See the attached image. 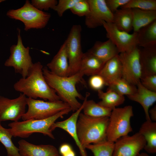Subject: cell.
I'll list each match as a JSON object with an SVG mask.
<instances>
[{"label":"cell","instance_id":"39","mask_svg":"<svg viewBox=\"0 0 156 156\" xmlns=\"http://www.w3.org/2000/svg\"><path fill=\"white\" fill-rule=\"evenodd\" d=\"M59 153L62 156H76L71 146L67 143L63 144L60 146Z\"/></svg>","mask_w":156,"mask_h":156},{"label":"cell","instance_id":"10","mask_svg":"<svg viewBox=\"0 0 156 156\" xmlns=\"http://www.w3.org/2000/svg\"><path fill=\"white\" fill-rule=\"evenodd\" d=\"M139 55L140 49L138 46L130 51L118 55L122 65V78L136 86L142 76Z\"/></svg>","mask_w":156,"mask_h":156},{"label":"cell","instance_id":"26","mask_svg":"<svg viewBox=\"0 0 156 156\" xmlns=\"http://www.w3.org/2000/svg\"><path fill=\"white\" fill-rule=\"evenodd\" d=\"M133 32L137 33L142 27L156 20V10L132 9Z\"/></svg>","mask_w":156,"mask_h":156},{"label":"cell","instance_id":"7","mask_svg":"<svg viewBox=\"0 0 156 156\" xmlns=\"http://www.w3.org/2000/svg\"><path fill=\"white\" fill-rule=\"evenodd\" d=\"M26 101L28 109L21 118L23 120L46 119L70 108L68 104L61 100L44 101L27 97Z\"/></svg>","mask_w":156,"mask_h":156},{"label":"cell","instance_id":"4","mask_svg":"<svg viewBox=\"0 0 156 156\" xmlns=\"http://www.w3.org/2000/svg\"><path fill=\"white\" fill-rule=\"evenodd\" d=\"M72 111L71 108L62 111L49 118L41 120L30 119L22 121H16L10 123L8 126L12 137L27 138L35 133H41L52 139L55 137L50 130L51 126L60 118Z\"/></svg>","mask_w":156,"mask_h":156},{"label":"cell","instance_id":"40","mask_svg":"<svg viewBox=\"0 0 156 156\" xmlns=\"http://www.w3.org/2000/svg\"><path fill=\"white\" fill-rule=\"evenodd\" d=\"M148 113L150 118L151 120L155 121H156V106H155L150 110L148 111Z\"/></svg>","mask_w":156,"mask_h":156},{"label":"cell","instance_id":"18","mask_svg":"<svg viewBox=\"0 0 156 156\" xmlns=\"http://www.w3.org/2000/svg\"><path fill=\"white\" fill-rule=\"evenodd\" d=\"M137 90L134 94L127 96L131 100L140 103L144 109L146 120H151L148 113L149 109L156 101V92L150 91L144 87L139 82Z\"/></svg>","mask_w":156,"mask_h":156},{"label":"cell","instance_id":"2","mask_svg":"<svg viewBox=\"0 0 156 156\" xmlns=\"http://www.w3.org/2000/svg\"><path fill=\"white\" fill-rule=\"evenodd\" d=\"M43 74L47 83L53 89L59 97L60 100L68 104L73 112L76 111L82 104L77 99L84 100V97L77 90V84L83 83V76L79 72L71 76L62 77L51 72L47 66L43 68Z\"/></svg>","mask_w":156,"mask_h":156},{"label":"cell","instance_id":"19","mask_svg":"<svg viewBox=\"0 0 156 156\" xmlns=\"http://www.w3.org/2000/svg\"><path fill=\"white\" fill-rule=\"evenodd\" d=\"M140 49L142 77L156 75V45Z\"/></svg>","mask_w":156,"mask_h":156},{"label":"cell","instance_id":"34","mask_svg":"<svg viewBox=\"0 0 156 156\" xmlns=\"http://www.w3.org/2000/svg\"><path fill=\"white\" fill-rule=\"evenodd\" d=\"M79 0H59L53 10L60 17H62L64 12L70 10Z\"/></svg>","mask_w":156,"mask_h":156},{"label":"cell","instance_id":"9","mask_svg":"<svg viewBox=\"0 0 156 156\" xmlns=\"http://www.w3.org/2000/svg\"><path fill=\"white\" fill-rule=\"evenodd\" d=\"M81 29L80 25H73L65 41L69 66L68 76L73 75L79 71L83 53L81 42Z\"/></svg>","mask_w":156,"mask_h":156},{"label":"cell","instance_id":"29","mask_svg":"<svg viewBox=\"0 0 156 156\" xmlns=\"http://www.w3.org/2000/svg\"><path fill=\"white\" fill-rule=\"evenodd\" d=\"M106 86L119 94L124 96L134 94L137 90L136 86L133 85L121 78L107 83Z\"/></svg>","mask_w":156,"mask_h":156},{"label":"cell","instance_id":"21","mask_svg":"<svg viewBox=\"0 0 156 156\" xmlns=\"http://www.w3.org/2000/svg\"><path fill=\"white\" fill-rule=\"evenodd\" d=\"M118 55L107 61L98 74L104 79L106 85L109 82L122 78V65Z\"/></svg>","mask_w":156,"mask_h":156},{"label":"cell","instance_id":"1","mask_svg":"<svg viewBox=\"0 0 156 156\" xmlns=\"http://www.w3.org/2000/svg\"><path fill=\"white\" fill-rule=\"evenodd\" d=\"M43 66L39 62L34 63L28 76L22 77L14 85V90L28 98L55 101L60 100L55 91L47 83L44 76Z\"/></svg>","mask_w":156,"mask_h":156},{"label":"cell","instance_id":"12","mask_svg":"<svg viewBox=\"0 0 156 156\" xmlns=\"http://www.w3.org/2000/svg\"><path fill=\"white\" fill-rule=\"evenodd\" d=\"M26 98L22 93L13 99L0 96V122L18 121L26 112Z\"/></svg>","mask_w":156,"mask_h":156},{"label":"cell","instance_id":"15","mask_svg":"<svg viewBox=\"0 0 156 156\" xmlns=\"http://www.w3.org/2000/svg\"><path fill=\"white\" fill-rule=\"evenodd\" d=\"M90 93H86L84 99L81 107L67 119L64 120L55 122L50 127L52 131L57 128H61L68 132L73 138L78 147L81 156H87L85 150L82 146L77 132L76 124L79 115L82 110L85 102L89 96Z\"/></svg>","mask_w":156,"mask_h":156},{"label":"cell","instance_id":"36","mask_svg":"<svg viewBox=\"0 0 156 156\" xmlns=\"http://www.w3.org/2000/svg\"><path fill=\"white\" fill-rule=\"evenodd\" d=\"M142 84L147 89L156 92V75L142 77L140 80Z\"/></svg>","mask_w":156,"mask_h":156},{"label":"cell","instance_id":"23","mask_svg":"<svg viewBox=\"0 0 156 156\" xmlns=\"http://www.w3.org/2000/svg\"><path fill=\"white\" fill-rule=\"evenodd\" d=\"M144 137L146 144L144 149L150 153L156 152V122L146 120L141 125L138 131Z\"/></svg>","mask_w":156,"mask_h":156},{"label":"cell","instance_id":"5","mask_svg":"<svg viewBox=\"0 0 156 156\" xmlns=\"http://www.w3.org/2000/svg\"><path fill=\"white\" fill-rule=\"evenodd\" d=\"M133 116L131 105L115 108L109 117L106 137L108 141L115 142L120 138L128 135L133 131L130 119Z\"/></svg>","mask_w":156,"mask_h":156},{"label":"cell","instance_id":"14","mask_svg":"<svg viewBox=\"0 0 156 156\" xmlns=\"http://www.w3.org/2000/svg\"><path fill=\"white\" fill-rule=\"evenodd\" d=\"M90 11L85 17V23L87 27L93 29L103 26V21L113 23V15L108 8L105 0H88Z\"/></svg>","mask_w":156,"mask_h":156},{"label":"cell","instance_id":"17","mask_svg":"<svg viewBox=\"0 0 156 156\" xmlns=\"http://www.w3.org/2000/svg\"><path fill=\"white\" fill-rule=\"evenodd\" d=\"M46 66L51 72L56 75L62 77L68 76L69 66L65 41Z\"/></svg>","mask_w":156,"mask_h":156},{"label":"cell","instance_id":"8","mask_svg":"<svg viewBox=\"0 0 156 156\" xmlns=\"http://www.w3.org/2000/svg\"><path fill=\"white\" fill-rule=\"evenodd\" d=\"M18 31L17 43L10 47V55L4 65L13 67L16 73L20 74L22 78H25L28 76L34 63L29 54L30 48L24 46L20 29H18Z\"/></svg>","mask_w":156,"mask_h":156},{"label":"cell","instance_id":"20","mask_svg":"<svg viewBox=\"0 0 156 156\" xmlns=\"http://www.w3.org/2000/svg\"><path fill=\"white\" fill-rule=\"evenodd\" d=\"M87 52L105 64L119 53L116 47L109 39L104 42L96 41Z\"/></svg>","mask_w":156,"mask_h":156},{"label":"cell","instance_id":"22","mask_svg":"<svg viewBox=\"0 0 156 156\" xmlns=\"http://www.w3.org/2000/svg\"><path fill=\"white\" fill-rule=\"evenodd\" d=\"M105 64L87 51L83 53L80 63L79 72L83 76L98 74Z\"/></svg>","mask_w":156,"mask_h":156},{"label":"cell","instance_id":"38","mask_svg":"<svg viewBox=\"0 0 156 156\" xmlns=\"http://www.w3.org/2000/svg\"><path fill=\"white\" fill-rule=\"evenodd\" d=\"M130 0H105L107 7L111 12L113 14L118 8L127 3Z\"/></svg>","mask_w":156,"mask_h":156},{"label":"cell","instance_id":"25","mask_svg":"<svg viewBox=\"0 0 156 156\" xmlns=\"http://www.w3.org/2000/svg\"><path fill=\"white\" fill-rule=\"evenodd\" d=\"M113 15V23L118 29L129 33L133 29L131 9L121 8L117 10Z\"/></svg>","mask_w":156,"mask_h":156},{"label":"cell","instance_id":"33","mask_svg":"<svg viewBox=\"0 0 156 156\" xmlns=\"http://www.w3.org/2000/svg\"><path fill=\"white\" fill-rule=\"evenodd\" d=\"M74 14L81 17L87 16L89 14L90 8L88 0H79L70 10Z\"/></svg>","mask_w":156,"mask_h":156},{"label":"cell","instance_id":"30","mask_svg":"<svg viewBox=\"0 0 156 156\" xmlns=\"http://www.w3.org/2000/svg\"><path fill=\"white\" fill-rule=\"evenodd\" d=\"M12 137L9 129L4 128L0 122V142L6 148L8 156H21L18 148L15 146L12 141Z\"/></svg>","mask_w":156,"mask_h":156},{"label":"cell","instance_id":"32","mask_svg":"<svg viewBox=\"0 0 156 156\" xmlns=\"http://www.w3.org/2000/svg\"><path fill=\"white\" fill-rule=\"evenodd\" d=\"M121 8H137L147 10H156V0H130Z\"/></svg>","mask_w":156,"mask_h":156},{"label":"cell","instance_id":"28","mask_svg":"<svg viewBox=\"0 0 156 156\" xmlns=\"http://www.w3.org/2000/svg\"><path fill=\"white\" fill-rule=\"evenodd\" d=\"M83 114L86 115L94 117H109L112 109L103 107L92 100L87 99L83 109Z\"/></svg>","mask_w":156,"mask_h":156},{"label":"cell","instance_id":"31","mask_svg":"<svg viewBox=\"0 0 156 156\" xmlns=\"http://www.w3.org/2000/svg\"><path fill=\"white\" fill-rule=\"evenodd\" d=\"M114 142L106 140L86 145L85 148L90 150L94 156H112Z\"/></svg>","mask_w":156,"mask_h":156},{"label":"cell","instance_id":"16","mask_svg":"<svg viewBox=\"0 0 156 156\" xmlns=\"http://www.w3.org/2000/svg\"><path fill=\"white\" fill-rule=\"evenodd\" d=\"M18 143L21 156H60L57 148L52 145H35L23 139Z\"/></svg>","mask_w":156,"mask_h":156},{"label":"cell","instance_id":"27","mask_svg":"<svg viewBox=\"0 0 156 156\" xmlns=\"http://www.w3.org/2000/svg\"><path fill=\"white\" fill-rule=\"evenodd\" d=\"M98 95L101 100L98 103L103 107L112 109L122 104L125 100L124 96L109 88H107L106 92L101 90H98Z\"/></svg>","mask_w":156,"mask_h":156},{"label":"cell","instance_id":"6","mask_svg":"<svg viewBox=\"0 0 156 156\" xmlns=\"http://www.w3.org/2000/svg\"><path fill=\"white\" fill-rule=\"evenodd\" d=\"M6 14L10 18L22 22L24 25V30L26 31L31 29L44 28L51 17L50 13L36 9L28 0L26 1L21 8L10 10Z\"/></svg>","mask_w":156,"mask_h":156},{"label":"cell","instance_id":"24","mask_svg":"<svg viewBox=\"0 0 156 156\" xmlns=\"http://www.w3.org/2000/svg\"><path fill=\"white\" fill-rule=\"evenodd\" d=\"M137 34L138 47H145L156 45V20L141 28Z\"/></svg>","mask_w":156,"mask_h":156},{"label":"cell","instance_id":"11","mask_svg":"<svg viewBox=\"0 0 156 156\" xmlns=\"http://www.w3.org/2000/svg\"><path fill=\"white\" fill-rule=\"evenodd\" d=\"M107 37L117 48L119 53L128 52L137 46V33L130 34L118 29L113 23L102 22Z\"/></svg>","mask_w":156,"mask_h":156},{"label":"cell","instance_id":"3","mask_svg":"<svg viewBox=\"0 0 156 156\" xmlns=\"http://www.w3.org/2000/svg\"><path fill=\"white\" fill-rule=\"evenodd\" d=\"M109 121V117H94L80 113L77 122V132L84 149L91 143L107 140L106 132Z\"/></svg>","mask_w":156,"mask_h":156},{"label":"cell","instance_id":"37","mask_svg":"<svg viewBox=\"0 0 156 156\" xmlns=\"http://www.w3.org/2000/svg\"><path fill=\"white\" fill-rule=\"evenodd\" d=\"M89 83L92 89L97 90H101L105 85H106L104 79L98 74L91 77L89 80Z\"/></svg>","mask_w":156,"mask_h":156},{"label":"cell","instance_id":"13","mask_svg":"<svg viewBox=\"0 0 156 156\" xmlns=\"http://www.w3.org/2000/svg\"><path fill=\"white\" fill-rule=\"evenodd\" d=\"M146 144L144 137L138 132L122 137L114 142L112 156H138Z\"/></svg>","mask_w":156,"mask_h":156},{"label":"cell","instance_id":"35","mask_svg":"<svg viewBox=\"0 0 156 156\" xmlns=\"http://www.w3.org/2000/svg\"><path fill=\"white\" fill-rule=\"evenodd\" d=\"M58 1L56 0H32L31 4L36 8L41 10H54Z\"/></svg>","mask_w":156,"mask_h":156}]
</instances>
